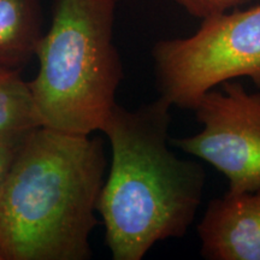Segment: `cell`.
Instances as JSON below:
<instances>
[{
	"mask_svg": "<svg viewBox=\"0 0 260 260\" xmlns=\"http://www.w3.org/2000/svg\"><path fill=\"white\" fill-rule=\"evenodd\" d=\"M18 148L8 147V146L0 145V182H2L3 177L8 171V169L11 164L12 159H14L16 152Z\"/></svg>",
	"mask_w": 260,
	"mask_h": 260,
	"instance_id": "10",
	"label": "cell"
},
{
	"mask_svg": "<svg viewBox=\"0 0 260 260\" xmlns=\"http://www.w3.org/2000/svg\"><path fill=\"white\" fill-rule=\"evenodd\" d=\"M198 234L205 259L260 260V189L211 200Z\"/></svg>",
	"mask_w": 260,
	"mask_h": 260,
	"instance_id": "6",
	"label": "cell"
},
{
	"mask_svg": "<svg viewBox=\"0 0 260 260\" xmlns=\"http://www.w3.org/2000/svg\"><path fill=\"white\" fill-rule=\"evenodd\" d=\"M219 86L191 110L200 132L169 142L222 172L230 191L260 189V89L249 93L235 80Z\"/></svg>",
	"mask_w": 260,
	"mask_h": 260,
	"instance_id": "5",
	"label": "cell"
},
{
	"mask_svg": "<svg viewBox=\"0 0 260 260\" xmlns=\"http://www.w3.org/2000/svg\"><path fill=\"white\" fill-rule=\"evenodd\" d=\"M170 111L160 96L135 110L116 104L100 130L112 155L96 212L113 260H141L157 242L183 237L203 200L204 168L168 146Z\"/></svg>",
	"mask_w": 260,
	"mask_h": 260,
	"instance_id": "1",
	"label": "cell"
},
{
	"mask_svg": "<svg viewBox=\"0 0 260 260\" xmlns=\"http://www.w3.org/2000/svg\"><path fill=\"white\" fill-rule=\"evenodd\" d=\"M159 96L193 110L209 90L248 77L260 89V4L203 18L187 38L161 40L152 50Z\"/></svg>",
	"mask_w": 260,
	"mask_h": 260,
	"instance_id": "4",
	"label": "cell"
},
{
	"mask_svg": "<svg viewBox=\"0 0 260 260\" xmlns=\"http://www.w3.org/2000/svg\"><path fill=\"white\" fill-rule=\"evenodd\" d=\"M104 142L39 126L0 182L3 260H87L106 171Z\"/></svg>",
	"mask_w": 260,
	"mask_h": 260,
	"instance_id": "2",
	"label": "cell"
},
{
	"mask_svg": "<svg viewBox=\"0 0 260 260\" xmlns=\"http://www.w3.org/2000/svg\"><path fill=\"white\" fill-rule=\"evenodd\" d=\"M38 0H0V65L19 70L35 56L41 34Z\"/></svg>",
	"mask_w": 260,
	"mask_h": 260,
	"instance_id": "7",
	"label": "cell"
},
{
	"mask_svg": "<svg viewBox=\"0 0 260 260\" xmlns=\"http://www.w3.org/2000/svg\"><path fill=\"white\" fill-rule=\"evenodd\" d=\"M115 0H57L29 82L41 125L71 134L102 130L124 71L113 44Z\"/></svg>",
	"mask_w": 260,
	"mask_h": 260,
	"instance_id": "3",
	"label": "cell"
},
{
	"mask_svg": "<svg viewBox=\"0 0 260 260\" xmlns=\"http://www.w3.org/2000/svg\"><path fill=\"white\" fill-rule=\"evenodd\" d=\"M188 14L198 18H206L209 16L230 11L237 6L249 3L251 0H176Z\"/></svg>",
	"mask_w": 260,
	"mask_h": 260,
	"instance_id": "9",
	"label": "cell"
},
{
	"mask_svg": "<svg viewBox=\"0 0 260 260\" xmlns=\"http://www.w3.org/2000/svg\"><path fill=\"white\" fill-rule=\"evenodd\" d=\"M0 260H3V258H2V254H0Z\"/></svg>",
	"mask_w": 260,
	"mask_h": 260,
	"instance_id": "11",
	"label": "cell"
},
{
	"mask_svg": "<svg viewBox=\"0 0 260 260\" xmlns=\"http://www.w3.org/2000/svg\"><path fill=\"white\" fill-rule=\"evenodd\" d=\"M41 125L29 82L19 70L0 65V145L19 148Z\"/></svg>",
	"mask_w": 260,
	"mask_h": 260,
	"instance_id": "8",
	"label": "cell"
}]
</instances>
